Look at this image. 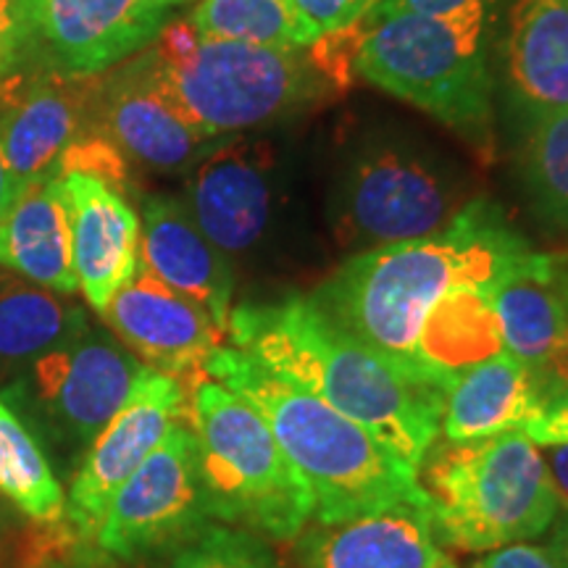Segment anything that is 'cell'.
I'll use <instances>...</instances> for the list:
<instances>
[{"label": "cell", "mask_w": 568, "mask_h": 568, "mask_svg": "<svg viewBox=\"0 0 568 568\" xmlns=\"http://www.w3.org/2000/svg\"><path fill=\"white\" fill-rule=\"evenodd\" d=\"M226 339L280 379L364 426L416 474L437 443L443 393L353 337L311 295L237 305Z\"/></svg>", "instance_id": "obj_1"}, {"label": "cell", "mask_w": 568, "mask_h": 568, "mask_svg": "<svg viewBox=\"0 0 568 568\" xmlns=\"http://www.w3.org/2000/svg\"><path fill=\"white\" fill-rule=\"evenodd\" d=\"M529 251L500 205L474 197L443 232L351 255L311 297L418 379L416 345L432 308L464 284L489 290Z\"/></svg>", "instance_id": "obj_2"}, {"label": "cell", "mask_w": 568, "mask_h": 568, "mask_svg": "<svg viewBox=\"0 0 568 568\" xmlns=\"http://www.w3.org/2000/svg\"><path fill=\"white\" fill-rule=\"evenodd\" d=\"M201 374L222 382L264 416L314 497V524L345 521L400 503L429 508L418 474L385 443L322 397L280 379L247 353L232 345L216 347Z\"/></svg>", "instance_id": "obj_3"}, {"label": "cell", "mask_w": 568, "mask_h": 568, "mask_svg": "<svg viewBox=\"0 0 568 568\" xmlns=\"http://www.w3.org/2000/svg\"><path fill=\"white\" fill-rule=\"evenodd\" d=\"M439 545L489 552L531 542L552 527L560 497L542 447L524 435L437 443L418 466Z\"/></svg>", "instance_id": "obj_4"}, {"label": "cell", "mask_w": 568, "mask_h": 568, "mask_svg": "<svg viewBox=\"0 0 568 568\" xmlns=\"http://www.w3.org/2000/svg\"><path fill=\"white\" fill-rule=\"evenodd\" d=\"M497 3L471 0L447 17L403 13L372 27L358 77L393 92L485 155L493 151L489 38Z\"/></svg>", "instance_id": "obj_5"}, {"label": "cell", "mask_w": 568, "mask_h": 568, "mask_svg": "<svg viewBox=\"0 0 568 568\" xmlns=\"http://www.w3.org/2000/svg\"><path fill=\"white\" fill-rule=\"evenodd\" d=\"M187 424L213 516L264 539H297L314 521V497L264 416L222 382L193 376Z\"/></svg>", "instance_id": "obj_6"}, {"label": "cell", "mask_w": 568, "mask_h": 568, "mask_svg": "<svg viewBox=\"0 0 568 568\" xmlns=\"http://www.w3.org/2000/svg\"><path fill=\"white\" fill-rule=\"evenodd\" d=\"M471 201L468 182L435 151L379 134L339 169L329 224L337 245L355 255L443 232Z\"/></svg>", "instance_id": "obj_7"}, {"label": "cell", "mask_w": 568, "mask_h": 568, "mask_svg": "<svg viewBox=\"0 0 568 568\" xmlns=\"http://www.w3.org/2000/svg\"><path fill=\"white\" fill-rule=\"evenodd\" d=\"M142 368L111 332L88 326L21 368L0 387V397L27 424L55 474L71 479Z\"/></svg>", "instance_id": "obj_8"}, {"label": "cell", "mask_w": 568, "mask_h": 568, "mask_svg": "<svg viewBox=\"0 0 568 568\" xmlns=\"http://www.w3.org/2000/svg\"><path fill=\"white\" fill-rule=\"evenodd\" d=\"M155 59L176 111L209 140L297 116L326 88L311 61L287 48L201 38L180 59Z\"/></svg>", "instance_id": "obj_9"}, {"label": "cell", "mask_w": 568, "mask_h": 568, "mask_svg": "<svg viewBox=\"0 0 568 568\" xmlns=\"http://www.w3.org/2000/svg\"><path fill=\"white\" fill-rule=\"evenodd\" d=\"M211 524L219 521L195 435L184 418L119 487L82 560L92 568L151 564L169 558Z\"/></svg>", "instance_id": "obj_10"}, {"label": "cell", "mask_w": 568, "mask_h": 568, "mask_svg": "<svg viewBox=\"0 0 568 568\" xmlns=\"http://www.w3.org/2000/svg\"><path fill=\"white\" fill-rule=\"evenodd\" d=\"M187 385L174 376L142 368L124 406L103 426L69 479L61 527L84 558L119 487L138 471L174 424L187 418Z\"/></svg>", "instance_id": "obj_11"}, {"label": "cell", "mask_w": 568, "mask_h": 568, "mask_svg": "<svg viewBox=\"0 0 568 568\" xmlns=\"http://www.w3.org/2000/svg\"><path fill=\"white\" fill-rule=\"evenodd\" d=\"M98 77H71L48 67H21L0 82V151L17 195L59 174L63 153L98 132Z\"/></svg>", "instance_id": "obj_12"}, {"label": "cell", "mask_w": 568, "mask_h": 568, "mask_svg": "<svg viewBox=\"0 0 568 568\" xmlns=\"http://www.w3.org/2000/svg\"><path fill=\"white\" fill-rule=\"evenodd\" d=\"M276 174V155L264 140H232L197 161L187 209L226 258L258 253L280 230Z\"/></svg>", "instance_id": "obj_13"}, {"label": "cell", "mask_w": 568, "mask_h": 568, "mask_svg": "<svg viewBox=\"0 0 568 568\" xmlns=\"http://www.w3.org/2000/svg\"><path fill=\"white\" fill-rule=\"evenodd\" d=\"M95 126L119 153L155 172H180L213 151L169 98L153 45L101 77Z\"/></svg>", "instance_id": "obj_14"}, {"label": "cell", "mask_w": 568, "mask_h": 568, "mask_svg": "<svg viewBox=\"0 0 568 568\" xmlns=\"http://www.w3.org/2000/svg\"><path fill=\"white\" fill-rule=\"evenodd\" d=\"M111 335L142 366L187 382L224 345V332L193 297L176 293L140 264L138 274L101 311Z\"/></svg>", "instance_id": "obj_15"}, {"label": "cell", "mask_w": 568, "mask_h": 568, "mask_svg": "<svg viewBox=\"0 0 568 568\" xmlns=\"http://www.w3.org/2000/svg\"><path fill=\"white\" fill-rule=\"evenodd\" d=\"M172 0H38L42 63L98 77L145 51L166 27Z\"/></svg>", "instance_id": "obj_16"}, {"label": "cell", "mask_w": 568, "mask_h": 568, "mask_svg": "<svg viewBox=\"0 0 568 568\" xmlns=\"http://www.w3.org/2000/svg\"><path fill=\"white\" fill-rule=\"evenodd\" d=\"M503 95L518 130L568 111V0H514L500 40Z\"/></svg>", "instance_id": "obj_17"}, {"label": "cell", "mask_w": 568, "mask_h": 568, "mask_svg": "<svg viewBox=\"0 0 568 568\" xmlns=\"http://www.w3.org/2000/svg\"><path fill=\"white\" fill-rule=\"evenodd\" d=\"M301 568H458L432 529L429 508L400 506L314 524L297 548Z\"/></svg>", "instance_id": "obj_18"}, {"label": "cell", "mask_w": 568, "mask_h": 568, "mask_svg": "<svg viewBox=\"0 0 568 568\" xmlns=\"http://www.w3.org/2000/svg\"><path fill=\"white\" fill-rule=\"evenodd\" d=\"M71 222V255L80 290L92 308L101 314L109 301L140 268V219L124 193L98 176L67 172Z\"/></svg>", "instance_id": "obj_19"}, {"label": "cell", "mask_w": 568, "mask_h": 568, "mask_svg": "<svg viewBox=\"0 0 568 568\" xmlns=\"http://www.w3.org/2000/svg\"><path fill=\"white\" fill-rule=\"evenodd\" d=\"M140 264L201 303L226 335L234 295L232 261L205 237L182 201L153 195L142 203Z\"/></svg>", "instance_id": "obj_20"}, {"label": "cell", "mask_w": 568, "mask_h": 568, "mask_svg": "<svg viewBox=\"0 0 568 568\" xmlns=\"http://www.w3.org/2000/svg\"><path fill=\"white\" fill-rule=\"evenodd\" d=\"M556 255L529 251L489 287L503 347L539 376L568 339V303Z\"/></svg>", "instance_id": "obj_21"}, {"label": "cell", "mask_w": 568, "mask_h": 568, "mask_svg": "<svg viewBox=\"0 0 568 568\" xmlns=\"http://www.w3.org/2000/svg\"><path fill=\"white\" fill-rule=\"evenodd\" d=\"M545 385L527 364L500 351L466 368L445 389L439 437L445 443H471L521 432L542 406Z\"/></svg>", "instance_id": "obj_22"}, {"label": "cell", "mask_w": 568, "mask_h": 568, "mask_svg": "<svg viewBox=\"0 0 568 568\" xmlns=\"http://www.w3.org/2000/svg\"><path fill=\"white\" fill-rule=\"evenodd\" d=\"M0 266L59 295L80 293L61 174L45 176L17 195L0 222Z\"/></svg>", "instance_id": "obj_23"}, {"label": "cell", "mask_w": 568, "mask_h": 568, "mask_svg": "<svg viewBox=\"0 0 568 568\" xmlns=\"http://www.w3.org/2000/svg\"><path fill=\"white\" fill-rule=\"evenodd\" d=\"M500 351L506 347L489 290L464 284L447 293L426 316L416 345V374L445 395V389L466 368L493 358Z\"/></svg>", "instance_id": "obj_24"}, {"label": "cell", "mask_w": 568, "mask_h": 568, "mask_svg": "<svg viewBox=\"0 0 568 568\" xmlns=\"http://www.w3.org/2000/svg\"><path fill=\"white\" fill-rule=\"evenodd\" d=\"M88 326L84 308L71 303L69 295L0 272V387Z\"/></svg>", "instance_id": "obj_25"}, {"label": "cell", "mask_w": 568, "mask_h": 568, "mask_svg": "<svg viewBox=\"0 0 568 568\" xmlns=\"http://www.w3.org/2000/svg\"><path fill=\"white\" fill-rule=\"evenodd\" d=\"M516 174L537 222L568 237V111L518 130Z\"/></svg>", "instance_id": "obj_26"}, {"label": "cell", "mask_w": 568, "mask_h": 568, "mask_svg": "<svg viewBox=\"0 0 568 568\" xmlns=\"http://www.w3.org/2000/svg\"><path fill=\"white\" fill-rule=\"evenodd\" d=\"M0 495L38 524H59L67 506L61 477L27 424L0 397Z\"/></svg>", "instance_id": "obj_27"}, {"label": "cell", "mask_w": 568, "mask_h": 568, "mask_svg": "<svg viewBox=\"0 0 568 568\" xmlns=\"http://www.w3.org/2000/svg\"><path fill=\"white\" fill-rule=\"evenodd\" d=\"M190 21L201 38L305 51L318 34L311 30L293 0H201Z\"/></svg>", "instance_id": "obj_28"}, {"label": "cell", "mask_w": 568, "mask_h": 568, "mask_svg": "<svg viewBox=\"0 0 568 568\" xmlns=\"http://www.w3.org/2000/svg\"><path fill=\"white\" fill-rule=\"evenodd\" d=\"M161 568H280V564L264 537L230 524H211L174 550Z\"/></svg>", "instance_id": "obj_29"}, {"label": "cell", "mask_w": 568, "mask_h": 568, "mask_svg": "<svg viewBox=\"0 0 568 568\" xmlns=\"http://www.w3.org/2000/svg\"><path fill=\"white\" fill-rule=\"evenodd\" d=\"M368 32H372V24L366 19H358L343 30L322 34L314 45H308L311 67L322 74L324 82L347 88L358 77V59Z\"/></svg>", "instance_id": "obj_30"}, {"label": "cell", "mask_w": 568, "mask_h": 568, "mask_svg": "<svg viewBox=\"0 0 568 568\" xmlns=\"http://www.w3.org/2000/svg\"><path fill=\"white\" fill-rule=\"evenodd\" d=\"M38 0H0V82L38 51Z\"/></svg>", "instance_id": "obj_31"}, {"label": "cell", "mask_w": 568, "mask_h": 568, "mask_svg": "<svg viewBox=\"0 0 568 568\" xmlns=\"http://www.w3.org/2000/svg\"><path fill=\"white\" fill-rule=\"evenodd\" d=\"M379 0H293L297 13L308 21V27L318 38L326 32L343 30L364 19Z\"/></svg>", "instance_id": "obj_32"}, {"label": "cell", "mask_w": 568, "mask_h": 568, "mask_svg": "<svg viewBox=\"0 0 568 568\" xmlns=\"http://www.w3.org/2000/svg\"><path fill=\"white\" fill-rule=\"evenodd\" d=\"M521 432L539 447L568 445V387L548 389L542 406Z\"/></svg>", "instance_id": "obj_33"}, {"label": "cell", "mask_w": 568, "mask_h": 568, "mask_svg": "<svg viewBox=\"0 0 568 568\" xmlns=\"http://www.w3.org/2000/svg\"><path fill=\"white\" fill-rule=\"evenodd\" d=\"M471 568H560L545 548H537L531 542L508 545L481 552V558Z\"/></svg>", "instance_id": "obj_34"}, {"label": "cell", "mask_w": 568, "mask_h": 568, "mask_svg": "<svg viewBox=\"0 0 568 568\" xmlns=\"http://www.w3.org/2000/svg\"><path fill=\"white\" fill-rule=\"evenodd\" d=\"M471 0H379L372 11L366 13L368 24H379V21L403 17V13H418V17H447V13L464 9Z\"/></svg>", "instance_id": "obj_35"}, {"label": "cell", "mask_w": 568, "mask_h": 568, "mask_svg": "<svg viewBox=\"0 0 568 568\" xmlns=\"http://www.w3.org/2000/svg\"><path fill=\"white\" fill-rule=\"evenodd\" d=\"M24 568H92V566L77 558V552L69 548V542L59 535V531L53 527H45Z\"/></svg>", "instance_id": "obj_36"}, {"label": "cell", "mask_w": 568, "mask_h": 568, "mask_svg": "<svg viewBox=\"0 0 568 568\" xmlns=\"http://www.w3.org/2000/svg\"><path fill=\"white\" fill-rule=\"evenodd\" d=\"M542 456L556 481L560 508L568 510V445H542Z\"/></svg>", "instance_id": "obj_37"}, {"label": "cell", "mask_w": 568, "mask_h": 568, "mask_svg": "<svg viewBox=\"0 0 568 568\" xmlns=\"http://www.w3.org/2000/svg\"><path fill=\"white\" fill-rule=\"evenodd\" d=\"M550 529L552 531L548 537V545H545V550L550 552L552 560H556L560 568H568V510H560Z\"/></svg>", "instance_id": "obj_38"}, {"label": "cell", "mask_w": 568, "mask_h": 568, "mask_svg": "<svg viewBox=\"0 0 568 568\" xmlns=\"http://www.w3.org/2000/svg\"><path fill=\"white\" fill-rule=\"evenodd\" d=\"M13 201H17V184H13L9 163H6V155L0 151V222H3V216L9 213Z\"/></svg>", "instance_id": "obj_39"}, {"label": "cell", "mask_w": 568, "mask_h": 568, "mask_svg": "<svg viewBox=\"0 0 568 568\" xmlns=\"http://www.w3.org/2000/svg\"><path fill=\"white\" fill-rule=\"evenodd\" d=\"M558 284H560V293H564L566 303H568V264L566 261H558Z\"/></svg>", "instance_id": "obj_40"}, {"label": "cell", "mask_w": 568, "mask_h": 568, "mask_svg": "<svg viewBox=\"0 0 568 568\" xmlns=\"http://www.w3.org/2000/svg\"><path fill=\"white\" fill-rule=\"evenodd\" d=\"M176 3H187V0H172V6H176Z\"/></svg>", "instance_id": "obj_41"}]
</instances>
